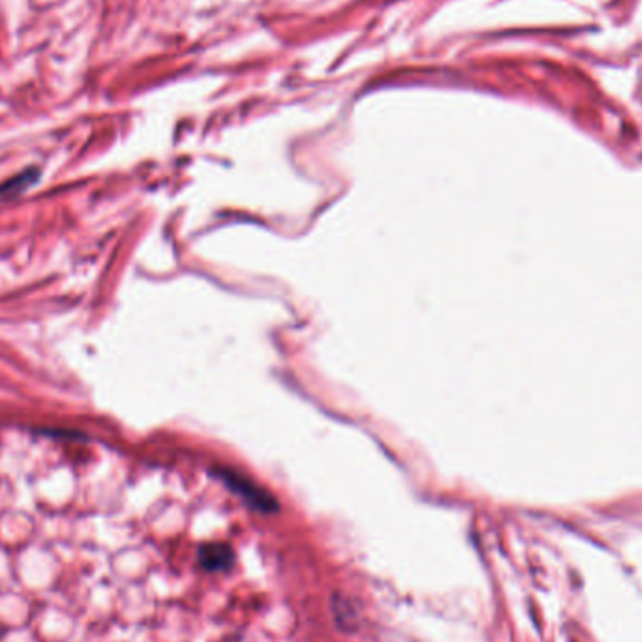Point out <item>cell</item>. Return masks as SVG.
Wrapping results in <instances>:
<instances>
[{"label": "cell", "mask_w": 642, "mask_h": 642, "mask_svg": "<svg viewBox=\"0 0 642 642\" xmlns=\"http://www.w3.org/2000/svg\"><path fill=\"white\" fill-rule=\"evenodd\" d=\"M40 179L38 169H25L23 174H19L8 179L4 184H0V200H12L19 194H23L36 181Z\"/></svg>", "instance_id": "3957f363"}, {"label": "cell", "mask_w": 642, "mask_h": 642, "mask_svg": "<svg viewBox=\"0 0 642 642\" xmlns=\"http://www.w3.org/2000/svg\"><path fill=\"white\" fill-rule=\"evenodd\" d=\"M200 564L207 571H224L233 564V552L227 545L209 543L200 548Z\"/></svg>", "instance_id": "7a4b0ae2"}, {"label": "cell", "mask_w": 642, "mask_h": 642, "mask_svg": "<svg viewBox=\"0 0 642 642\" xmlns=\"http://www.w3.org/2000/svg\"><path fill=\"white\" fill-rule=\"evenodd\" d=\"M220 477L235 492V495L241 496L255 511L272 513L278 509V504L274 502V498L269 495V492H265L263 488H260L250 479L231 472V469H224V472H220Z\"/></svg>", "instance_id": "6da1fadb"}]
</instances>
